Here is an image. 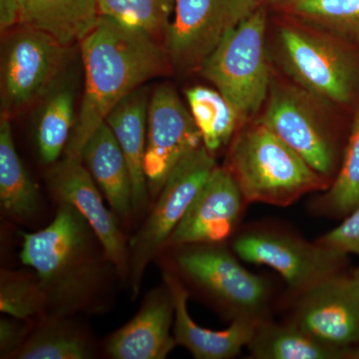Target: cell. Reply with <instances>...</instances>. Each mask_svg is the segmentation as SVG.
Masks as SVG:
<instances>
[{"mask_svg":"<svg viewBox=\"0 0 359 359\" xmlns=\"http://www.w3.org/2000/svg\"><path fill=\"white\" fill-rule=\"evenodd\" d=\"M20 257L39 278L46 299L45 318H66L102 308L101 297L114 266L72 205L58 202L55 218L46 228L23 233Z\"/></svg>","mask_w":359,"mask_h":359,"instance_id":"cell-1","label":"cell"},{"mask_svg":"<svg viewBox=\"0 0 359 359\" xmlns=\"http://www.w3.org/2000/svg\"><path fill=\"white\" fill-rule=\"evenodd\" d=\"M80 44L84 93L65 152L76 158H81L86 142L125 97L171 66L166 49L150 33L107 16H100Z\"/></svg>","mask_w":359,"mask_h":359,"instance_id":"cell-2","label":"cell"},{"mask_svg":"<svg viewBox=\"0 0 359 359\" xmlns=\"http://www.w3.org/2000/svg\"><path fill=\"white\" fill-rule=\"evenodd\" d=\"M226 168L247 203L285 207L328 189L325 177L261 122L238 135Z\"/></svg>","mask_w":359,"mask_h":359,"instance_id":"cell-3","label":"cell"},{"mask_svg":"<svg viewBox=\"0 0 359 359\" xmlns=\"http://www.w3.org/2000/svg\"><path fill=\"white\" fill-rule=\"evenodd\" d=\"M266 13L259 6L228 35L200 67V73L237 111L241 121L268 100Z\"/></svg>","mask_w":359,"mask_h":359,"instance_id":"cell-4","label":"cell"},{"mask_svg":"<svg viewBox=\"0 0 359 359\" xmlns=\"http://www.w3.org/2000/svg\"><path fill=\"white\" fill-rule=\"evenodd\" d=\"M216 167L214 154L203 144L187 155L168 177L148 218L128 244V280L134 299L140 292L149 264L165 249L168 240Z\"/></svg>","mask_w":359,"mask_h":359,"instance_id":"cell-5","label":"cell"},{"mask_svg":"<svg viewBox=\"0 0 359 359\" xmlns=\"http://www.w3.org/2000/svg\"><path fill=\"white\" fill-rule=\"evenodd\" d=\"M175 264L182 276L233 318H262L269 301L268 283L250 273L219 244L177 247Z\"/></svg>","mask_w":359,"mask_h":359,"instance_id":"cell-6","label":"cell"},{"mask_svg":"<svg viewBox=\"0 0 359 359\" xmlns=\"http://www.w3.org/2000/svg\"><path fill=\"white\" fill-rule=\"evenodd\" d=\"M283 67L308 93L325 102L346 104L353 99L358 69L339 43L320 35L285 26L278 33Z\"/></svg>","mask_w":359,"mask_h":359,"instance_id":"cell-7","label":"cell"},{"mask_svg":"<svg viewBox=\"0 0 359 359\" xmlns=\"http://www.w3.org/2000/svg\"><path fill=\"white\" fill-rule=\"evenodd\" d=\"M261 0H175L166 33L170 65L179 71L200 69L233 29L254 13Z\"/></svg>","mask_w":359,"mask_h":359,"instance_id":"cell-8","label":"cell"},{"mask_svg":"<svg viewBox=\"0 0 359 359\" xmlns=\"http://www.w3.org/2000/svg\"><path fill=\"white\" fill-rule=\"evenodd\" d=\"M236 256L247 263L275 269L290 289L302 294L340 273L346 255L278 231H252L233 241Z\"/></svg>","mask_w":359,"mask_h":359,"instance_id":"cell-9","label":"cell"},{"mask_svg":"<svg viewBox=\"0 0 359 359\" xmlns=\"http://www.w3.org/2000/svg\"><path fill=\"white\" fill-rule=\"evenodd\" d=\"M67 50V45L48 33L20 26L7 42L2 59V100L6 109H22L46 95L57 83Z\"/></svg>","mask_w":359,"mask_h":359,"instance_id":"cell-10","label":"cell"},{"mask_svg":"<svg viewBox=\"0 0 359 359\" xmlns=\"http://www.w3.org/2000/svg\"><path fill=\"white\" fill-rule=\"evenodd\" d=\"M203 145L189 108L170 85L151 95L148 110L145 174L151 197H157L168 177L187 155Z\"/></svg>","mask_w":359,"mask_h":359,"instance_id":"cell-11","label":"cell"},{"mask_svg":"<svg viewBox=\"0 0 359 359\" xmlns=\"http://www.w3.org/2000/svg\"><path fill=\"white\" fill-rule=\"evenodd\" d=\"M292 323L346 354L359 344V280L337 273L302 292Z\"/></svg>","mask_w":359,"mask_h":359,"instance_id":"cell-12","label":"cell"},{"mask_svg":"<svg viewBox=\"0 0 359 359\" xmlns=\"http://www.w3.org/2000/svg\"><path fill=\"white\" fill-rule=\"evenodd\" d=\"M47 181L58 202L72 205L83 216L118 275L128 280L129 245L114 212L104 205L99 187L81 158L65 156L52 165Z\"/></svg>","mask_w":359,"mask_h":359,"instance_id":"cell-13","label":"cell"},{"mask_svg":"<svg viewBox=\"0 0 359 359\" xmlns=\"http://www.w3.org/2000/svg\"><path fill=\"white\" fill-rule=\"evenodd\" d=\"M261 123L327 179L337 167L332 137L301 94L273 87Z\"/></svg>","mask_w":359,"mask_h":359,"instance_id":"cell-14","label":"cell"},{"mask_svg":"<svg viewBox=\"0 0 359 359\" xmlns=\"http://www.w3.org/2000/svg\"><path fill=\"white\" fill-rule=\"evenodd\" d=\"M244 196L226 167H216L165 248L221 244L235 231Z\"/></svg>","mask_w":359,"mask_h":359,"instance_id":"cell-15","label":"cell"},{"mask_svg":"<svg viewBox=\"0 0 359 359\" xmlns=\"http://www.w3.org/2000/svg\"><path fill=\"white\" fill-rule=\"evenodd\" d=\"M173 297L166 283L151 290L129 323L110 335L105 351L113 359H165L178 346L171 334Z\"/></svg>","mask_w":359,"mask_h":359,"instance_id":"cell-16","label":"cell"},{"mask_svg":"<svg viewBox=\"0 0 359 359\" xmlns=\"http://www.w3.org/2000/svg\"><path fill=\"white\" fill-rule=\"evenodd\" d=\"M173 297L174 337L178 346L185 347L197 359H229L248 346L262 318H238L223 330L201 327L188 311L189 292L173 271L163 273Z\"/></svg>","mask_w":359,"mask_h":359,"instance_id":"cell-17","label":"cell"},{"mask_svg":"<svg viewBox=\"0 0 359 359\" xmlns=\"http://www.w3.org/2000/svg\"><path fill=\"white\" fill-rule=\"evenodd\" d=\"M150 99V90L144 85L125 97L105 120L128 163L133 186L134 212L143 211L151 197L145 174Z\"/></svg>","mask_w":359,"mask_h":359,"instance_id":"cell-18","label":"cell"},{"mask_svg":"<svg viewBox=\"0 0 359 359\" xmlns=\"http://www.w3.org/2000/svg\"><path fill=\"white\" fill-rule=\"evenodd\" d=\"M81 159L112 212L119 218H128L134 212L131 174L126 158L107 123L104 122L86 142Z\"/></svg>","mask_w":359,"mask_h":359,"instance_id":"cell-19","label":"cell"},{"mask_svg":"<svg viewBox=\"0 0 359 359\" xmlns=\"http://www.w3.org/2000/svg\"><path fill=\"white\" fill-rule=\"evenodd\" d=\"M16 25L48 33L69 46L81 42L100 18L98 0H15Z\"/></svg>","mask_w":359,"mask_h":359,"instance_id":"cell-20","label":"cell"},{"mask_svg":"<svg viewBox=\"0 0 359 359\" xmlns=\"http://www.w3.org/2000/svg\"><path fill=\"white\" fill-rule=\"evenodd\" d=\"M0 202L8 216L28 219L39 210L40 195L14 144L7 113L0 119Z\"/></svg>","mask_w":359,"mask_h":359,"instance_id":"cell-21","label":"cell"},{"mask_svg":"<svg viewBox=\"0 0 359 359\" xmlns=\"http://www.w3.org/2000/svg\"><path fill=\"white\" fill-rule=\"evenodd\" d=\"M257 359H337L346 358V351L320 341L294 323L257 325L248 346Z\"/></svg>","mask_w":359,"mask_h":359,"instance_id":"cell-22","label":"cell"},{"mask_svg":"<svg viewBox=\"0 0 359 359\" xmlns=\"http://www.w3.org/2000/svg\"><path fill=\"white\" fill-rule=\"evenodd\" d=\"M43 98L35 140L40 159L53 165L65 154L76 123L75 91L68 83H56Z\"/></svg>","mask_w":359,"mask_h":359,"instance_id":"cell-23","label":"cell"},{"mask_svg":"<svg viewBox=\"0 0 359 359\" xmlns=\"http://www.w3.org/2000/svg\"><path fill=\"white\" fill-rule=\"evenodd\" d=\"M94 356L91 339L66 318H44L14 354L18 359H88Z\"/></svg>","mask_w":359,"mask_h":359,"instance_id":"cell-24","label":"cell"},{"mask_svg":"<svg viewBox=\"0 0 359 359\" xmlns=\"http://www.w3.org/2000/svg\"><path fill=\"white\" fill-rule=\"evenodd\" d=\"M186 98L203 144L214 154L226 146L241 121L237 111L217 89L194 86L187 89Z\"/></svg>","mask_w":359,"mask_h":359,"instance_id":"cell-25","label":"cell"},{"mask_svg":"<svg viewBox=\"0 0 359 359\" xmlns=\"http://www.w3.org/2000/svg\"><path fill=\"white\" fill-rule=\"evenodd\" d=\"M318 204L323 211L337 217H346L359 207V112L354 120L341 167Z\"/></svg>","mask_w":359,"mask_h":359,"instance_id":"cell-26","label":"cell"},{"mask_svg":"<svg viewBox=\"0 0 359 359\" xmlns=\"http://www.w3.org/2000/svg\"><path fill=\"white\" fill-rule=\"evenodd\" d=\"M46 299L36 275L2 269L0 273V311L22 320L46 316Z\"/></svg>","mask_w":359,"mask_h":359,"instance_id":"cell-27","label":"cell"},{"mask_svg":"<svg viewBox=\"0 0 359 359\" xmlns=\"http://www.w3.org/2000/svg\"><path fill=\"white\" fill-rule=\"evenodd\" d=\"M101 15L156 35L168 32L175 0H98Z\"/></svg>","mask_w":359,"mask_h":359,"instance_id":"cell-28","label":"cell"},{"mask_svg":"<svg viewBox=\"0 0 359 359\" xmlns=\"http://www.w3.org/2000/svg\"><path fill=\"white\" fill-rule=\"evenodd\" d=\"M292 4L302 18L359 44V0H294Z\"/></svg>","mask_w":359,"mask_h":359,"instance_id":"cell-29","label":"cell"},{"mask_svg":"<svg viewBox=\"0 0 359 359\" xmlns=\"http://www.w3.org/2000/svg\"><path fill=\"white\" fill-rule=\"evenodd\" d=\"M318 244L341 252L359 255V207L334 230L318 240Z\"/></svg>","mask_w":359,"mask_h":359,"instance_id":"cell-30","label":"cell"},{"mask_svg":"<svg viewBox=\"0 0 359 359\" xmlns=\"http://www.w3.org/2000/svg\"><path fill=\"white\" fill-rule=\"evenodd\" d=\"M27 321L15 318L0 320V358H13L25 344L32 330Z\"/></svg>","mask_w":359,"mask_h":359,"instance_id":"cell-31","label":"cell"},{"mask_svg":"<svg viewBox=\"0 0 359 359\" xmlns=\"http://www.w3.org/2000/svg\"><path fill=\"white\" fill-rule=\"evenodd\" d=\"M18 23V8L15 0H0V26L1 30L8 29Z\"/></svg>","mask_w":359,"mask_h":359,"instance_id":"cell-32","label":"cell"},{"mask_svg":"<svg viewBox=\"0 0 359 359\" xmlns=\"http://www.w3.org/2000/svg\"><path fill=\"white\" fill-rule=\"evenodd\" d=\"M346 358L359 359V344L347 349Z\"/></svg>","mask_w":359,"mask_h":359,"instance_id":"cell-33","label":"cell"},{"mask_svg":"<svg viewBox=\"0 0 359 359\" xmlns=\"http://www.w3.org/2000/svg\"><path fill=\"white\" fill-rule=\"evenodd\" d=\"M264 1L273 4H290V2H294V0H264Z\"/></svg>","mask_w":359,"mask_h":359,"instance_id":"cell-34","label":"cell"},{"mask_svg":"<svg viewBox=\"0 0 359 359\" xmlns=\"http://www.w3.org/2000/svg\"><path fill=\"white\" fill-rule=\"evenodd\" d=\"M353 276L359 280V268L356 269V271H354Z\"/></svg>","mask_w":359,"mask_h":359,"instance_id":"cell-35","label":"cell"}]
</instances>
